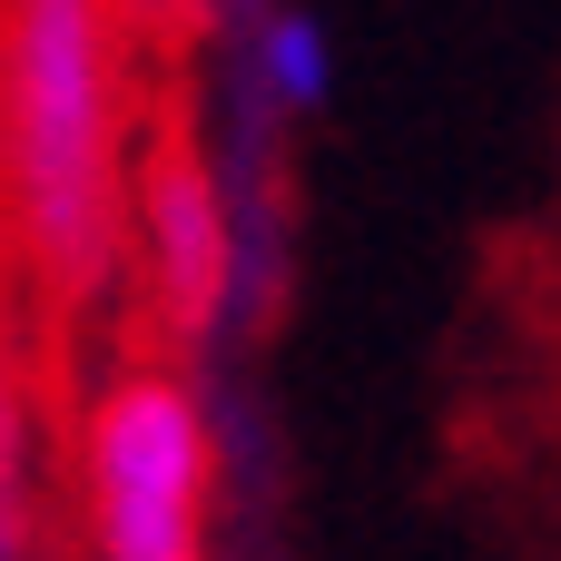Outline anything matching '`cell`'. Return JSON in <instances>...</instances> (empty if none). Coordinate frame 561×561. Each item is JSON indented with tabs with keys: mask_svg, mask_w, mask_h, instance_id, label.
<instances>
[{
	"mask_svg": "<svg viewBox=\"0 0 561 561\" xmlns=\"http://www.w3.org/2000/svg\"><path fill=\"white\" fill-rule=\"evenodd\" d=\"M0 561H20V404L0 375Z\"/></svg>",
	"mask_w": 561,
	"mask_h": 561,
	"instance_id": "5",
	"label": "cell"
},
{
	"mask_svg": "<svg viewBox=\"0 0 561 561\" xmlns=\"http://www.w3.org/2000/svg\"><path fill=\"white\" fill-rule=\"evenodd\" d=\"M89 493H99V561H197L207 424L168 375H128L89 414Z\"/></svg>",
	"mask_w": 561,
	"mask_h": 561,
	"instance_id": "2",
	"label": "cell"
},
{
	"mask_svg": "<svg viewBox=\"0 0 561 561\" xmlns=\"http://www.w3.org/2000/svg\"><path fill=\"white\" fill-rule=\"evenodd\" d=\"M138 217H148V286H158V316L178 325V345L197 355L227 316V286H237V237H227V197L207 178V158L187 138H158L148 148V187H138Z\"/></svg>",
	"mask_w": 561,
	"mask_h": 561,
	"instance_id": "3",
	"label": "cell"
},
{
	"mask_svg": "<svg viewBox=\"0 0 561 561\" xmlns=\"http://www.w3.org/2000/svg\"><path fill=\"white\" fill-rule=\"evenodd\" d=\"M0 158L20 227L59 286L108 266V30L99 0H10L0 20Z\"/></svg>",
	"mask_w": 561,
	"mask_h": 561,
	"instance_id": "1",
	"label": "cell"
},
{
	"mask_svg": "<svg viewBox=\"0 0 561 561\" xmlns=\"http://www.w3.org/2000/svg\"><path fill=\"white\" fill-rule=\"evenodd\" d=\"M256 89H266L286 118H316V108H325L335 49H325V30H316L306 10H276V20H266V39H256Z\"/></svg>",
	"mask_w": 561,
	"mask_h": 561,
	"instance_id": "4",
	"label": "cell"
}]
</instances>
